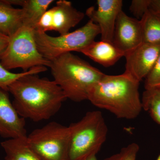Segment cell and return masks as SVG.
<instances>
[{
  "label": "cell",
  "mask_w": 160,
  "mask_h": 160,
  "mask_svg": "<svg viewBox=\"0 0 160 160\" xmlns=\"http://www.w3.org/2000/svg\"><path fill=\"white\" fill-rule=\"evenodd\" d=\"M36 75L19 78L9 85L8 91L14 98L12 105L20 117L39 122L54 116L67 98L54 81Z\"/></svg>",
  "instance_id": "6da1fadb"
},
{
  "label": "cell",
  "mask_w": 160,
  "mask_h": 160,
  "mask_svg": "<svg viewBox=\"0 0 160 160\" xmlns=\"http://www.w3.org/2000/svg\"><path fill=\"white\" fill-rule=\"evenodd\" d=\"M139 85L140 82L125 72L118 75L105 74L92 89L88 100L118 118L134 119L142 109Z\"/></svg>",
  "instance_id": "7a4b0ae2"
},
{
  "label": "cell",
  "mask_w": 160,
  "mask_h": 160,
  "mask_svg": "<svg viewBox=\"0 0 160 160\" xmlns=\"http://www.w3.org/2000/svg\"><path fill=\"white\" fill-rule=\"evenodd\" d=\"M50 61L53 81L66 98L76 102L88 100L89 92L105 73L71 52Z\"/></svg>",
  "instance_id": "3957f363"
},
{
  "label": "cell",
  "mask_w": 160,
  "mask_h": 160,
  "mask_svg": "<svg viewBox=\"0 0 160 160\" xmlns=\"http://www.w3.org/2000/svg\"><path fill=\"white\" fill-rule=\"evenodd\" d=\"M69 127V160H83L97 155L107 138L108 127L102 112L98 110L88 112Z\"/></svg>",
  "instance_id": "277c9868"
},
{
  "label": "cell",
  "mask_w": 160,
  "mask_h": 160,
  "mask_svg": "<svg viewBox=\"0 0 160 160\" xmlns=\"http://www.w3.org/2000/svg\"><path fill=\"white\" fill-rule=\"evenodd\" d=\"M33 27L23 24L10 37L0 63L8 70L21 68L24 72L38 66L49 67L50 61L38 50Z\"/></svg>",
  "instance_id": "5b68a950"
},
{
  "label": "cell",
  "mask_w": 160,
  "mask_h": 160,
  "mask_svg": "<svg viewBox=\"0 0 160 160\" xmlns=\"http://www.w3.org/2000/svg\"><path fill=\"white\" fill-rule=\"evenodd\" d=\"M100 34L99 26L89 20L86 25L72 32L52 37L35 30L38 50L43 57L51 61L61 55L72 51L80 52Z\"/></svg>",
  "instance_id": "8992f818"
},
{
  "label": "cell",
  "mask_w": 160,
  "mask_h": 160,
  "mask_svg": "<svg viewBox=\"0 0 160 160\" xmlns=\"http://www.w3.org/2000/svg\"><path fill=\"white\" fill-rule=\"evenodd\" d=\"M27 140L29 146L42 160H69V126L50 122L33 130L27 135Z\"/></svg>",
  "instance_id": "52a82bcc"
},
{
  "label": "cell",
  "mask_w": 160,
  "mask_h": 160,
  "mask_svg": "<svg viewBox=\"0 0 160 160\" xmlns=\"http://www.w3.org/2000/svg\"><path fill=\"white\" fill-rule=\"evenodd\" d=\"M84 16L85 14L76 9L71 2L59 0L55 6L45 12L36 26L35 30L46 33L55 31L60 35L66 34L78 25Z\"/></svg>",
  "instance_id": "ba28073f"
},
{
  "label": "cell",
  "mask_w": 160,
  "mask_h": 160,
  "mask_svg": "<svg viewBox=\"0 0 160 160\" xmlns=\"http://www.w3.org/2000/svg\"><path fill=\"white\" fill-rule=\"evenodd\" d=\"M160 54V45L142 43L125 54L124 72L140 82L151 71Z\"/></svg>",
  "instance_id": "9c48e42d"
},
{
  "label": "cell",
  "mask_w": 160,
  "mask_h": 160,
  "mask_svg": "<svg viewBox=\"0 0 160 160\" xmlns=\"http://www.w3.org/2000/svg\"><path fill=\"white\" fill-rule=\"evenodd\" d=\"M98 7L91 6L86 10V15L99 26L102 41L112 42L115 26L122 8V0H98Z\"/></svg>",
  "instance_id": "30bf717a"
},
{
  "label": "cell",
  "mask_w": 160,
  "mask_h": 160,
  "mask_svg": "<svg viewBox=\"0 0 160 160\" xmlns=\"http://www.w3.org/2000/svg\"><path fill=\"white\" fill-rule=\"evenodd\" d=\"M142 43L140 20L128 16L122 10L116 22L112 43L125 55Z\"/></svg>",
  "instance_id": "8fae6325"
},
{
  "label": "cell",
  "mask_w": 160,
  "mask_h": 160,
  "mask_svg": "<svg viewBox=\"0 0 160 160\" xmlns=\"http://www.w3.org/2000/svg\"><path fill=\"white\" fill-rule=\"evenodd\" d=\"M8 92L0 88V136L7 139L26 137L25 119L18 114Z\"/></svg>",
  "instance_id": "7c38bea8"
},
{
  "label": "cell",
  "mask_w": 160,
  "mask_h": 160,
  "mask_svg": "<svg viewBox=\"0 0 160 160\" xmlns=\"http://www.w3.org/2000/svg\"><path fill=\"white\" fill-rule=\"evenodd\" d=\"M80 52L90 58L96 62L105 67L114 65L125 53L118 49L112 42L94 41Z\"/></svg>",
  "instance_id": "4fadbf2b"
},
{
  "label": "cell",
  "mask_w": 160,
  "mask_h": 160,
  "mask_svg": "<svg viewBox=\"0 0 160 160\" xmlns=\"http://www.w3.org/2000/svg\"><path fill=\"white\" fill-rule=\"evenodd\" d=\"M12 6H21L24 13L23 24L35 29L40 19L48 10L53 0H5Z\"/></svg>",
  "instance_id": "5bb4252c"
},
{
  "label": "cell",
  "mask_w": 160,
  "mask_h": 160,
  "mask_svg": "<svg viewBox=\"0 0 160 160\" xmlns=\"http://www.w3.org/2000/svg\"><path fill=\"white\" fill-rule=\"evenodd\" d=\"M27 137L9 139L1 143L5 160H43L29 146Z\"/></svg>",
  "instance_id": "9a60e30c"
},
{
  "label": "cell",
  "mask_w": 160,
  "mask_h": 160,
  "mask_svg": "<svg viewBox=\"0 0 160 160\" xmlns=\"http://www.w3.org/2000/svg\"><path fill=\"white\" fill-rule=\"evenodd\" d=\"M22 8H15L5 0H0V32L10 37L23 25Z\"/></svg>",
  "instance_id": "2e32d148"
},
{
  "label": "cell",
  "mask_w": 160,
  "mask_h": 160,
  "mask_svg": "<svg viewBox=\"0 0 160 160\" xmlns=\"http://www.w3.org/2000/svg\"><path fill=\"white\" fill-rule=\"evenodd\" d=\"M140 21L143 43L160 45V13L149 9Z\"/></svg>",
  "instance_id": "e0dca14e"
},
{
  "label": "cell",
  "mask_w": 160,
  "mask_h": 160,
  "mask_svg": "<svg viewBox=\"0 0 160 160\" xmlns=\"http://www.w3.org/2000/svg\"><path fill=\"white\" fill-rule=\"evenodd\" d=\"M141 100L142 109L148 112L153 121L160 125V87L146 89Z\"/></svg>",
  "instance_id": "ac0fdd59"
},
{
  "label": "cell",
  "mask_w": 160,
  "mask_h": 160,
  "mask_svg": "<svg viewBox=\"0 0 160 160\" xmlns=\"http://www.w3.org/2000/svg\"><path fill=\"white\" fill-rule=\"evenodd\" d=\"M46 70L47 68L45 66H38L29 69L28 71L21 73H14L6 69L0 63V88L8 91L9 85L21 77L30 73L37 74L46 71Z\"/></svg>",
  "instance_id": "d6986e66"
},
{
  "label": "cell",
  "mask_w": 160,
  "mask_h": 160,
  "mask_svg": "<svg viewBox=\"0 0 160 160\" xmlns=\"http://www.w3.org/2000/svg\"><path fill=\"white\" fill-rule=\"evenodd\" d=\"M140 147L136 143L123 147L118 153L106 158L104 160H137Z\"/></svg>",
  "instance_id": "ffe728a7"
},
{
  "label": "cell",
  "mask_w": 160,
  "mask_h": 160,
  "mask_svg": "<svg viewBox=\"0 0 160 160\" xmlns=\"http://www.w3.org/2000/svg\"><path fill=\"white\" fill-rule=\"evenodd\" d=\"M158 87H160V54L145 82V89Z\"/></svg>",
  "instance_id": "44dd1931"
},
{
  "label": "cell",
  "mask_w": 160,
  "mask_h": 160,
  "mask_svg": "<svg viewBox=\"0 0 160 160\" xmlns=\"http://www.w3.org/2000/svg\"><path fill=\"white\" fill-rule=\"evenodd\" d=\"M151 0H132L129 10L135 18L141 20L150 9Z\"/></svg>",
  "instance_id": "7402d4cb"
},
{
  "label": "cell",
  "mask_w": 160,
  "mask_h": 160,
  "mask_svg": "<svg viewBox=\"0 0 160 160\" xmlns=\"http://www.w3.org/2000/svg\"><path fill=\"white\" fill-rule=\"evenodd\" d=\"M9 39V36L0 32V61L8 46Z\"/></svg>",
  "instance_id": "603a6c76"
},
{
  "label": "cell",
  "mask_w": 160,
  "mask_h": 160,
  "mask_svg": "<svg viewBox=\"0 0 160 160\" xmlns=\"http://www.w3.org/2000/svg\"><path fill=\"white\" fill-rule=\"evenodd\" d=\"M150 9L160 13V0H151Z\"/></svg>",
  "instance_id": "cb8c5ba5"
},
{
  "label": "cell",
  "mask_w": 160,
  "mask_h": 160,
  "mask_svg": "<svg viewBox=\"0 0 160 160\" xmlns=\"http://www.w3.org/2000/svg\"><path fill=\"white\" fill-rule=\"evenodd\" d=\"M83 160H98L97 158L96 155L92 156L90 157L87 158L86 159Z\"/></svg>",
  "instance_id": "d4e9b609"
},
{
  "label": "cell",
  "mask_w": 160,
  "mask_h": 160,
  "mask_svg": "<svg viewBox=\"0 0 160 160\" xmlns=\"http://www.w3.org/2000/svg\"><path fill=\"white\" fill-rule=\"evenodd\" d=\"M156 160H160V155L158 157L157 159Z\"/></svg>",
  "instance_id": "484cf974"
}]
</instances>
